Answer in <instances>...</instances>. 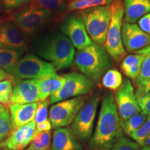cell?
<instances>
[{"mask_svg": "<svg viewBox=\"0 0 150 150\" xmlns=\"http://www.w3.org/2000/svg\"><path fill=\"white\" fill-rule=\"evenodd\" d=\"M61 31L70 39L74 48L78 50L85 48L93 43L80 18L75 16L67 18L62 24Z\"/></svg>", "mask_w": 150, "mask_h": 150, "instance_id": "obj_12", "label": "cell"}, {"mask_svg": "<svg viewBox=\"0 0 150 150\" xmlns=\"http://www.w3.org/2000/svg\"><path fill=\"white\" fill-rule=\"evenodd\" d=\"M149 53H150V45L149 46L142 49V50H138V51L136 52V54H147Z\"/></svg>", "mask_w": 150, "mask_h": 150, "instance_id": "obj_39", "label": "cell"}, {"mask_svg": "<svg viewBox=\"0 0 150 150\" xmlns=\"http://www.w3.org/2000/svg\"><path fill=\"white\" fill-rule=\"evenodd\" d=\"M52 128V124L50 122V120L49 119L47 120L46 121L43 122L42 123L36 125L35 131V137L38 134H40V133L50 131Z\"/></svg>", "mask_w": 150, "mask_h": 150, "instance_id": "obj_36", "label": "cell"}, {"mask_svg": "<svg viewBox=\"0 0 150 150\" xmlns=\"http://www.w3.org/2000/svg\"><path fill=\"white\" fill-rule=\"evenodd\" d=\"M50 104L49 99L38 102L36 111H35L34 121L36 125L46 121L48 116V106Z\"/></svg>", "mask_w": 150, "mask_h": 150, "instance_id": "obj_32", "label": "cell"}, {"mask_svg": "<svg viewBox=\"0 0 150 150\" xmlns=\"http://www.w3.org/2000/svg\"><path fill=\"white\" fill-rule=\"evenodd\" d=\"M40 102L38 79L19 80L13 88L11 104H27Z\"/></svg>", "mask_w": 150, "mask_h": 150, "instance_id": "obj_13", "label": "cell"}, {"mask_svg": "<svg viewBox=\"0 0 150 150\" xmlns=\"http://www.w3.org/2000/svg\"><path fill=\"white\" fill-rule=\"evenodd\" d=\"M122 38L124 46L130 52H137L150 45V35L142 31L135 23L124 22Z\"/></svg>", "mask_w": 150, "mask_h": 150, "instance_id": "obj_14", "label": "cell"}, {"mask_svg": "<svg viewBox=\"0 0 150 150\" xmlns=\"http://www.w3.org/2000/svg\"><path fill=\"white\" fill-rule=\"evenodd\" d=\"M22 54V50L0 48V67L7 72L21 59Z\"/></svg>", "mask_w": 150, "mask_h": 150, "instance_id": "obj_22", "label": "cell"}, {"mask_svg": "<svg viewBox=\"0 0 150 150\" xmlns=\"http://www.w3.org/2000/svg\"><path fill=\"white\" fill-rule=\"evenodd\" d=\"M87 99L88 97L83 95L65 99L53 105L50 108L49 117L52 128H63L73 122Z\"/></svg>", "mask_w": 150, "mask_h": 150, "instance_id": "obj_9", "label": "cell"}, {"mask_svg": "<svg viewBox=\"0 0 150 150\" xmlns=\"http://www.w3.org/2000/svg\"><path fill=\"white\" fill-rule=\"evenodd\" d=\"M74 63L80 72L93 81H97L112 65L110 57L104 46L93 42L75 54Z\"/></svg>", "mask_w": 150, "mask_h": 150, "instance_id": "obj_3", "label": "cell"}, {"mask_svg": "<svg viewBox=\"0 0 150 150\" xmlns=\"http://www.w3.org/2000/svg\"><path fill=\"white\" fill-rule=\"evenodd\" d=\"M10 77V74L0 67V81L6 79H9Z\"/></svg>", "mask_w": 150, "mask_h": 150, "instance_id": "obj_38", "label": "cell"}, {"mask_svg": "<svg viewBox=\"0 0 150 150\" xmlns=\"http://www.w3.org/2000/svg\"><path fill=\"white\" fill-rule=\"evenodd\" d=\"M149 92H150V81L148 82V83L147 84V85L144 86V87H142L140 89H137L136 95L137 98L138 99V98H140V97L143 96V95H145V94L148 93Z\"/></svg>", "mask_w": 150, "mask_h": 150, "instance_id": "obj_37", "label": "cell"}, {"mask_svg": "<svg viewBox=\"0 0 150 150\" xmlns=\"http://www.w3.org/2000/svg\"><path fill=\"white\" fill-rule=\"evenodd\" d=\"M0 48L22 51L27 49V42L23 33L14 24L0 23Z\"/></svg>", "mask_w": 150, "mask_h": 150, "instance_id": "obj_15", "label": "cell"}, {"mask_svg": "<svg viewBox=\"0 0 150 150\" xmlns=\"http://www.w3.org/2000/svg\"><path fill=\"white\" fill-rule=\"evenodd\" d=\"M7 73L20 79H42L56 74V70L49 62L28 54L19 60Z\"/></svg>", "mask_w": 150, "mask_h": 150, "instance_id": "obj_6", "label": "cell"}, {"mask_svg": "<svg viewBox=\"0 0 150 150\" xmlns=\"http://www.w3.org/2000/svg\"><path fill=\"white\" fill-rule=\"evenodd\" d=\"M102 83L105 88L117 91L123 83L122 75L117 70L109 69L103 76Z\"/></svg>", "mask_w": 150, "mask_h": 150, "instance_id": "obj_24", "label": "cell"}, {"mask_svg": "<svg viewBox=\"0 0 150 150\" xmlns=\"http://www.w3.org/2000/svg\"><path fill=\"white\" fill-rule=\"evenodd\" d=\"M79 14L92 41L104 46L111 18L110 5L86 9Z\"/></svg>", "mask_w": 150, "mask_h": 150, "instance_id": "obj_4", "label": "cell"}, {"mask_svg": "<svg viewBox=\"0 0 150 150\" xmlns=\"http://www.w3.org/2000/svg\"><path fill=\"white\" fill-rule=\"evenodd\" d=\"M72 131L68 128H60L54 131L50 150H81Z\"/></svg>", "mask_w": 150, "mask_h": 150, "instance_id": "obj_18", "label": "cell"}, {"mask_svg": "<svg viewBox=\"0 0 150 150\" xmlns=\"http://www.w3.org/2000/svg\"><path fill=\"white\" fill-rule=\"evenodd\" d=\"M115 103L120 122L127 120L141 111L138 98L130 80L125 79L115 93Z\"/></svg>", "mask_w": 150, "mask_h": 150, "instance_id": "obj_11", "label": "cell"}, {"mask_svg": "<svg viewBox=\"0 0 150 150\" xmlns=\"http://www.w3.org/2000/svg\"><path fill=\"white\" fill-rule=\"evenodd\" d=\"M4 140H2L0 138V150H1L4 148Z\"/></svg>", "mask_w": 150, "mask_h": 150, "instance_id": "obj_41", "label": "cell"}, {"mask_svg": "<svg viewBox=\"0 0 150 150\" xmlns=\"http://www.w3.org/2000/svg\"><path fill=\"white\" fill-rule=\"evenodd\" d=\"M140 145L125 136H121L108 150H139Z\"/></svg>", "mask_w": 150, "mask_h": 150, "instance_id": "obj_31", "label": "cell"}, {"mask_svg": "<svg viewBox=\"0 0 150 150\" xmlns=\"http://www.w3.org/2000/svg\"><path fill=\"white\" fill-rule=\"evenodd\" d=\"M64 76L65 84L59 91L50 97V104L87 95L95 85V81L81 73L70 72Z\"/></svg>", "mask_w": 150, "mask_h": 150, "instance_id": "obj_8", "label": "cell"}, {"mask_svg": "<svg viewBox=\"0 0 150 150\" xmlns=\"http://www.w3.org/2000/svg\"><path fill=\"white\" fill-rule=\"evenodd\" d=\"M36 124L34 121L13 130L4 142L5 148L10 150H22L27 147L35 138Z\"/></svg>", "mask_w": 150, "mask_h": 150, "instance_id": "obj_16", "label": "cell"}, {"mask_svg": "<svg viewBox=\"0 0 150 150\" xmlns=\"http://www.w3.org/2000/svg\"><path fill=\"white\" fill-rule=\"evenodd\" d=\"M3 150H10V149H7V148H4V149H3Z\"/></svg>", "mask_w": 150, "mask_h": 150, "instance_id": "obj_44", "label": "cell"}, {"mask_svg": "<svg viewBox=\"0 0 150 150\" xmlns=\"http://www.w3.org/2000/svg\"><path fill=\"white\" fill-rule=\"evenodd\" d=\"M141 150H150V147H149V146H144Z\"/></svg>", "mask_w": 150, "mask_h": 150, "instance_id": "obj_43", "label": "cell"}, {"mask_svg": "<svg viewBox=\"0 0 150 150\" xmlns=\"http://www.w3.org/2000/svg\"><path fill=\"white\" fill-rule=\"evenodd\" d=\"M35 52L55 67L56 70L72 66L75 48L70 39L61 33L47 34L35 43Z\"/></svg>", "mask_w": 150, "mask_h": 150, "instance_id": "obj_2", "label": "cell"}, {"mask_svg": "<svg viewBox=\"0 0 150 150\" xmlns=\"http://www.w3.org/2000/svg\"><path fill=\"white\" fill-rule=\"evenodd\" d=\"M31 0H1L3 7L6 11H13L26 4H29Z\"/></svg>", "mask_w": 150, "mask_h": 150, "instance_id": "obj_33", "label": "cell"}, {"mask_svg": "<svg viewBox=\"0 0 150 150\" xmlns=\"http://www.w3.org/2000/svg\"><path fill=\"white\" fill-rule=\"evenodd\" d=\"M13 88L12 81L10 79L0 81V104L10 105Z\"/></svg>", "mask_w": 150, "mask_h": 150, "instance_id": "obj_30", "label": "cell"}, {"mask_svg": "<svg viewBox=\"0 0 150 150\" xmlns=\"http://www.w3.org/2000/svg\"><path fill=\"white\" fill-rule=\"evenodd\" d=\"M124 9L125 22L135 23L150 13V0H125Z\"/></svg>", "mask_w": 150, "mask_h": 150, "instance_id": "obj_19", "label": "cell"}, {"mask_svg": "<svg viewBox=\"0 0 150 150\" xmlns=\"http://www.w3.org/2000/svg\"><path fill=\"white\" fill-rule=\"evenodd\" d=\"M53 13L42 9L32 8L29 6L15 12L12 16L15 25L20 31L31 33L45 24Z\"/></svg>", "mask_w": 150, "mask_h": 150, "instance_id": "obj_10", "label": "cell"}, {"mask_svg": "<svg viewBox=\"0 0 150 150\" xmlns=\"http://www.w3.org/2000/svg\"><path fill=\"white\" fill-rule=\"evenodd\" d=\"M147 117V114L143 110H141L138 113L129 117L127 120L120 122L121 127L125 131V133L130 136L134 131L140 128L145 122Z\"/></svg>", "mask_w": 150, "mask_h": 150, "instance_id": "obj_25", "label": "cell"}, {"mask_svg": "<svg viewBox=\"0 0 150 150\" xmlns=\"http://www.w3.org/2000/svg\"><path fill=\"white\" fill-rule=\"evenodd\" d=\"M150 81V53L145 54V58L142 63L141 70L140 74L137 77L136 81V86L137 89L147 85Z\"/></svg>", "mask_w": 150, "mask_h": 150, "instance_id": "obj_27", "label": "cell"}, {"mask_svg": "<svg viewBox=\"0 0 150 150\" xmlns=\"http://www.w3.org/2000/svg\"><path fill=\"white\" fill-rule=\"evenodd\" d=\"M138 101L141 110L150 116V92L138 98Z\"/></svg>", "mask_w": 150, "mask_h": 150, "instance_id": "obj_34", "label": "cell"}, {"mask_svg": "<svg viewBox=\"0 0 150 150\" xmlns=\"http://www.w3.org/2000/svg\"><path fill=\"white\" fill-rule=\"evenodd\" d=\"M38 104V102L27 104L10 105L9 108L12 130H16L34 120Z\"/></svg>", "mask_w": 150, "mask_h": 150, "instance_id": "obj_17", "label": "cell"}, {"mask_svg": "<svg viewBox=\"0 0 150 150\" xmlns=\"http://www.w3.org/2000/svg\"><path fill=\"white\" fill-rule=\"evenodd\" d=\"M150 135V116L148 117L145 122L142 125L140 128L131 134L130 136L132 139H134L136 142L139 145H143L144 141L146 138Z\"/></svg>", "mask_w": 150, "mask_h": 150, "instance_id": "obj_28", "label": "cell"}, {"mask_svg": "<svg viewBox=\"0 0 150 150\" xmlns=\"http://www.w3.org/2000/svg\"><path fill=\"white\" fill-rule=\"evenodd\" d=\"M143 145L149 146V147H150V135L145 140V141H144V143H143Z\"/></svg>", "mask_w": 150, "mask_h": 150, "instance_id": "obj_40", "label": "cell"}, {"mask_svg": "<svg viewBox=\"0 0 150 150\" xmlns=\"http://www.w3.org/2000/svg\"><path fill=\"white\" fill-rule=\"evenodd\" d=\"M6 109H7V108H6L5 106H4L3 104H0V112H3V111H4V110H6Z\"/></svg>", "mask_w": 150, "mask_h": 150, "instance_id": "obj_42", "label": "cell"}, {"mask_svg": "<svg viewBox=\"0 0 150 150\" xmlns=\"http://www.w3.org/2000/svg\"><path fill=\"white\" fill-rule=\"evenodd\" d=\"M51 131H45L38 134L31 142L28 149L35 150H49L51 145Z\"/></svg>", "mask_w": 150, "mask_h": 150, "instance_id": "obj_26", "label": "cell"}, {"mask_svg": "<svg viewBox=\"0 0 150 150\" xmlns=\"http://www.w3.org/2000/svg\"><path fill=\"white\" fill-rule=\"evenodd\" d=\"M30 7L47 11L52 13H60L68 6L67 0H31L28 4Z\"/></svg>", "mask_w": 150, "mask_h": 150, "instance_id": "obj_21", "label": "cell"}, {"mask_svg": "<svg viewBox=\"0 0 150 150\" xmlns=\"http://www.w3.org/2000/svg\"><path fill=\"white\" fill-rule=\"evenodd\" d=\"M122 136L120 118L113 95L107 92L103 97L95 134L90 146L92 150H108Z\"/></svg>", "mask_w": 150, "mask_h": 150, "instance_id": "obj_1", "label": "cell"}, {"mask_svg": "<svg viewBox=\"0 0 150 150\" xmlns=\"http://www.w3.org/2000/svg\"><path fill=\"white\" fill-rule=\"evenodd\" d=\"M100 97V93L98 92L94 93L74 118L72 131L75 138L79 140L87 141L91 137Z\"/></svg>", "mask_w": 150, "mask_h": 150, "instance_id": "obj_7", "label": "cell"}, {"mask_svg": "<svg viewBox=\"0 0 150 150\" xmlns=\"http://www.w3.org/2000/svg\"><path fill=\"white\" fill-rule=\"evenodd\" d=\"M110 11L111 18L104 47L112 59L119 62L126 55L122 38L125 9L121 0H113L110 4Z\"/></svg>", "mask_w": 150, "mask_h": 150, "instance_id": "obj_5", "label": "cell"}, {"mask_svg": "<svg viewBox=\"0 0 150 150\" xmlns=\"http://www.w3.org/2000/svg\"><path fill=\"white\" fill-rule=\"evenodd\" d=\"M27 150H35V149H27Z\"/></svg>", "mask_w": 150, "mask_h": 150, "instance_id": "obj_45", "label": "cell"}, {"mask_svg": "<svg viewBox=\"0 0 150 150\" xmlns=\"http://www.w3.org/2000/svg\"><path fill=\"white\" fill-rule=\"evenodd\" d=\"M113 0H73L68 4L67 11H83L86 9L95 8L103 6H108Z\"/></svg>", "mask_w": 150, "mask_h": 150, "instance_id": "obj_23", "label": "cell"}, {"mask_svg": "<svg viewBox=\"0 0 150 150\" xmlns=\"http://www.w3.org/2000/svg\"><path fill=\"white\" fill-rule=\"evenodd\" d=\"M12 131L11 115L8 110L0 112V138L4 140L11 134Z\"/></svg>", "mask_w": 150, "mask_h": 150, "instance_id": "obj_29", "label": "cell"}, {"mask_svg": "<svg viewBox=\"0 0 150 150\" xmlns=\"http://www.w3.org/2000/svg\"><path fill=\"white\" fill-rule=\"evenodd\" d=\"M138 25L142 31L150 35V13L140 19Z\"/></svg>", "mask_w": 150, "mask_h": 150, "instance_id": "obj_35", "label": "cell"}, {"mask_svg": "<svg viewBox=\"0 0 150 150\" xmlns=\"http://www.w3.org/2000/svg\"><path fill=\"white\" fill-rule=\"evenodd\" d=\"M65 82V76H60L56 73L42 79H38L40 102L47 99L49 97L59 91Z\"/></svg>", "mask_w": 150, "mask_h": 150, "instance_id": "obj_20", "label": "cell"}]
</instances>
